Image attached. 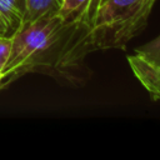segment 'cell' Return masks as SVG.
<instances>
[{"label":"cell","mask_w":160,"mask_h":160,"mask_svg":"<svg viewBox=\"0 0 160 160\" xmlns=\"http://www.w3.org/2000/svg\"><path fill=\"white\" fill-rule=\"evenodd\" d=\"M11 45H12L11 38L0 36V71L4 70V68L9 61L11 54Z\"/></svg>","instance_id":"obj_7"},{"label":"cell","mask_w":160,"mask_h":160,"mask_svg":"<svg viewBox=\"0 0 160 160\" xmlns=\"http://www.w3.org/2000/svg\"><path fill=\"white\" fill-rule=\"evenodd\" d=\"M128 64L151 100H160V35L128 55Z\"/></svg>","instance_id":"obj_3"},{"label":"cell","mask_w":160,"mask_h":160,"mask_svg":"<svg viewBox=\"0 0 160 160\" xmlns=\"http://www.w3.org/2000/svg\"><path fill=\"white\" fill-rule=\"evenodd\" d=\"M25 0H0V36L11 38L25 22Z\"/></svg>","instance_id":"obj_4"},{"label":"cell","mask_w":160,"mask_h":160,"mask_svg":"<svg viewBox=\"0 0 160 160\" xmlns=\"http://www.w3.org/2000/svg\"><path fill=\"white\" fill-rule=\"evenodd\" d=\"M101 0H91L80 12L62 19L58 14L25 22L12 36L11 54L2 70L0 90L28 72L65 74L96 50L91 24Z\"/></svg>","instance_id":"obj_1"},{"label":"cell","mask_w":160,"mask_h":160,"mask_svg":"<svg viewBox=\"0 0 160 160\" xmlns=\"http://www.w3.org/2000/svg\"><path fill=\"white\" fill-rule=\"evenodd\" d=\"M61 1L62 0H25V22L34 21L46 15L58 14Z\"/></svg>","instance_id":"obj_5"},{"label":"cell","mask_w":160,"mask_h":160,"mask_svg":"<svg viewBox=\"0 0 160 160\" xmlns=\"http://www.w3.org/2000/svg\"><path fill=\"white\" fill-rule=\"evenodd\" d=\"M91 0H62L58 15L62 19H68L80 12L85 6H88Z\"/></svg>","instance_id":"obj_6"},{"label":"cell","mask_w":160,"mask_h":160,"mask_svg":"<svg viewBox=\"0 0 160 160\" xmlns=\"http://www.w3.org/2000/svg\"><path fill=\"white\" fill-rule=\"evenodd\" d=\"M1 79H2V71H0V82H1Z\"/></svg>","instance_id":"obj_8"},{"label":"cell","mask_w":160,"mask_h":160,"mask_svg":"<svg viewBox=\"0 0 160 160\" xmlns=\"http://www.w3.org/2000/svg\"><path fill=\"white\" fill-rule=\"evenodd\" d=\"M155 1L101 0L91 24L95 49H124L146 26Z\"/></svg>","instance_id":"obj_2"}]
</instances>
